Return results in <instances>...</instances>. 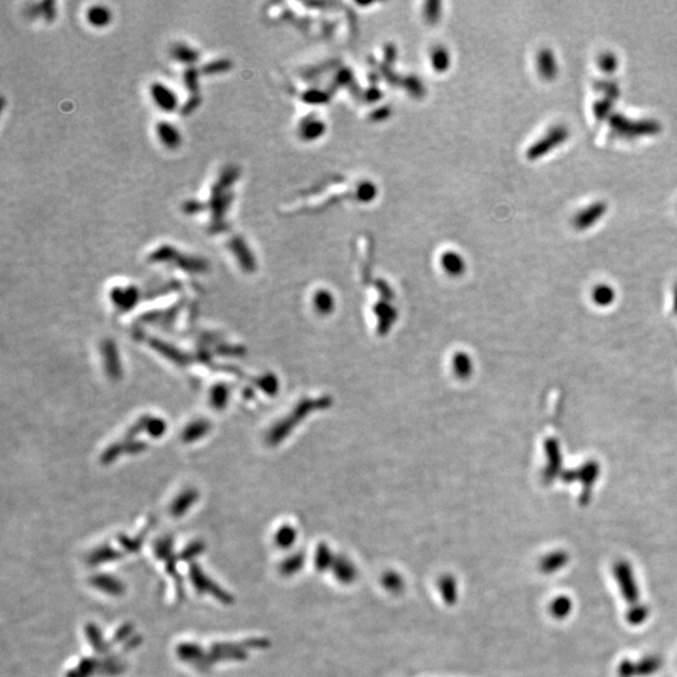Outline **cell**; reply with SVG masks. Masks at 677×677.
Wrapping results in <instances>:
<instances>
[{
  "label": "cell",
  "instance_id": "obj_3",
  "mask_svg": "<svg viewBox=\"0 0 677 677\" xmlns=\"http://www.w3.org/2000/svg\"><path fill=\"white\" fill-rule=\"evenodd\" d=\"M150 95L152 102L158 110L166 113H172L178 107V98L174 89L162 82H154L150 87Z\"/></svg>",
  "mask_w": 677,
  "mask_h": 677
},
{
  "label": "cell",
  "instance_id": "obj_7",
  "mask_svg": "<svg viewBox=\"0 0 677 677\" xmlns=\"http://www.w3.org/2000/svg\"><path fill=\"white\" fill-rule=\"evenodd\" d=\"M86 21L93 28H106L112 22V12L110 8L103 4H95L89 7L86 12Z\"/></svg>",
  "mask_w": 677,
  "mask_h": 677
},
{
  "label": "cell",
  "instance_id": "obj_17",
  "mask_svg": "<svg viewBox=\"0 0 677 677\" xmlns=\"http://www.w3.org/2000/svg\"><path fill=\"white\" fill-rule=\"evenodd\" d=\"M304 563H305V556L302 554H295L285 562L283 571L286 575H294L299 571L300 568H302Z\"/></svg>",
  "mask_w": 677,
  "mask_h": 677
},
{
  "label": "cell",
  "instance_id": "obj_18",
  "mask_svg": "<svg viewBox=\"0 0 677 677\" xmlns=\"http://www.w3.org/2000/svg\"><path fill=\"white\" fill-rule=\"evenodd\" d=\"M295 537H296V533H295V530L294 528H290V527H286L283 531H280L278 533V538H277V542L278 545L283 547L292 546L295 541Z\"/></svg>",
  "mask_w": 677,
  "mask_h": 677
},
{
  "label": "cell",
  "instance_id": "obj_15",
  "mask_svg": "<svg viewBox=\"0 0 677 677\" xmlns=\"http://www.w3.org/2000/svg\"><path fill=\"white\" fill-rule=\"evenodd\" d=\"M172 54L178 62L182 63H192L198 57V51L189 47L187 44L180 43L175 45Z\"/></svg>",
  "mask_w": 677,
  "mask_h": 677
},
{
  "label": "cell",
  "instance_id": "obj_14",
  "mask_svg": "<svg viewBox=\"0 0 677 677\" xmlns=\"http://www.w3.org/2000/svg\"><path fill=\"white\" fill-rule=\"evenodd\" d=\"M539 64H541V72L543 73L545 77H548V78H551V77L554 78V75L558 72L557 62H556V58H554V53H551V51H543L541 54Z\"/></svg>",
  "mask_w": 677,
  "mask_h": 677
},
{
  "label": "cell",
  "instance_id": "obj_19",
  "mask_svg": "<svg viewBox=\"0 0 677 677\" xmlns=\"http://www.w3.org/2000/svg\"><path fill=\"white\" fill-rule=\"evenodd\" d=\"M599 63H601V68L606 72H613L616 69V67L619 66L617 58L615 57V54H611V53L604 54L599 59Z\"/></svg>",
  "mask_w": 677,
  "mask_h": 677
},
{
  "label": "cell",
  "instance_id": "obj_2",
  "mask_svg": "<svg viewBox=\"0 0 677 677\" xmlns=\"http://www.w3.org/2000/svg\"><path fill=\"white\" fill-rule=\"evenodd\" d=\"M219 185L215 186V189L212 191L211 197H210V201H211V209L213 211V222L215 224H219V219H221V222H224L222 219L226 215V210L227 207L230 206V201H231V171H230V176L226 178V181H224V178L219 180Z\"/></svg>",
  "mask_w": 677,
  "mask_h": 677
},
{
  "label": "cell",
  "instance_id": "obj_10",
  "mask_svg": "<svg viewBox=\"0 0 677 677\" xmlns=\"http://www.w3.org/2000/svg\"><path fill=\"white\" fill-rule=\"evenodd\" d=\"M438 589H439V592L444 599L445 604L448 606H453L457 602L458 589H457V581L453 575H445L442 578H439Z\"/></svg>",
  "mask_w": 677,
  "mask_h": 677
},
{
  "label": "cell",
  "instance_id": "obj_6",
  "mask_svg": "<svg viewBox=\"0 0 677 677\" xmlns=\"http://www.w3.org/2000/svg\"><path fill=\"white\" fill-rule=\"evenodd\" d=\"M569 562V554L565 551H556L545 556L539 562V571L545 575H554L563 569Z\"/></svg>",
  "mask_w": 677,
  "mask_h": 677
},
{
  "label": "cell",
  "instance_id": "obj_16",
  "mask_svg": "<svg viewBox=\"0 0 677 677\" xmlns=\"http://www.w3.org/2000/svg\"><path fill=\"white\" fill-rule=\"evenodd\" d=\"M381 582L384 584L386 590L392 593H399L404 589V581L403 577L395 571H388L385 575H383Z\"/></svg>",
  "mask_w": 677,
  "mask_h": 677
},
{
  "label": "cell",
  "instance_id": "obj_8",
  "mask_svg": "<svg viewBox=\"0 0 677 677\" xmlns=\"http://www.w3.org/2000/svg\"><path fill=\"white\" fill-rule=\"evenodd\" d=\"M663 658L660 656L651 655L646 656L641 658L640 661L632 663L634 669V677H648L656 674L657 671L663 667Z\"/></svg>",
  "mask_w": 677,
  "mask_h": 677
},
{
  "label": "cell",
  "instance_id": "obj_1",
  "mask_svg": "<svg viewBox=\"0 0 677 677\" xmlns=\"http://www.w3.org/2000/svg\"><path fill=\"white\" fill-rule=\"evenodd\" d=\"M613 575L619 584L622 597L625 598L630 607L640 604V592L632 566L625 560H619L613 565Z\"/></svg>",
  "mask_w": 677,
  "mask_h": 677
},
{
  "label": "cell",
  "instance_id": "obj_12",
  "mask_svg": "<svg viewBox=\"0 0 677 677\" xmlns=\"http://www.w3.org/2000/svg\"><path fill=\"white\" fill-rule=\"evenodd\" d=\"M335 557V554H333V551L326 545L322 543L318 547L316 554H315V566L318 568V571L325 572V571L331 569Z\"/></svg>",
  "mask_w": 677,
  "mask_h": 677
},
{
  "label": "cell",
  "instance_id": "obj_9",
  "mask_svg": "<svg viewBox=\"0 0 677 677\" xmlns=\"http://www.w3.org/2000/svg\"><path fill=\"white\" fill-rule=\"evenodd\" d=\"M606 212V204H596L589 207L587 210L580 212L575 217V224L578 228H587L591 225H593L601 216H604Z\"/></svg>",
  "mask_w": 677,
  "mask_h": 677
},
{
  "label": "cell",
  "instance_id": "obj_13",
  "mask_svg": "<svg viewBox=\"0 0 677 677\" xmlns=\"http://www.w3.org/2000/svg\"><path fill=\"white\" fill-rule=\"evenodd\" d=\"M650 616V610L648 606L643 604H634L628 608L626 613L627 622L631 626H640Z\"/></svg>",
  "mask_w": 677,
  "mask_h": 677
},
{
  "label": "cell",
  "instance_id": "obj_5",
  "mask_svg": "<svg viewBox=\"0 0 677 677\" xmlns=\"http://www.w3.org/2000/svg\"><path fill=\"white\" fill-rule=\"evenodd\" d=\"M156 136L161 143L169 150L178 148L182 142V136L175 124L168 122H158L156 126Z\"/></svg>",
  "mask_w": 677,
  "mask_h": 677
},
{
  "label": "cell",
  "instance_id": "obj_11",
  "mask_svg": "<svg viewBox=\"0 0 677 677\" xmlns=\"http://www.w3.org/2000/svg\"><path fill=\"white\" fill-rule=\"evenodd\" d=\"M573 610L572 599L567 596H558L549 604V613L556 619H567Z\"/></svg>",
  "mask_w": 677,
  "mask_h": 677
},
{
  "label": "cell",
  "instance_id": "obj_4",
  "mask_svg": "<svg viewBox=\"0 0 677 677\" xmlns=\"http://www.w3.org/2000/svg\"><path fill=\"white\" fill-rule=\"evenodd\" d=\"M331 572L342 584H350L357 580V569L354 563L345 556H336L331 566Z\"/></svg>",
  "mask_w": 677,
  "mask_h": 677
}]
</instances>
